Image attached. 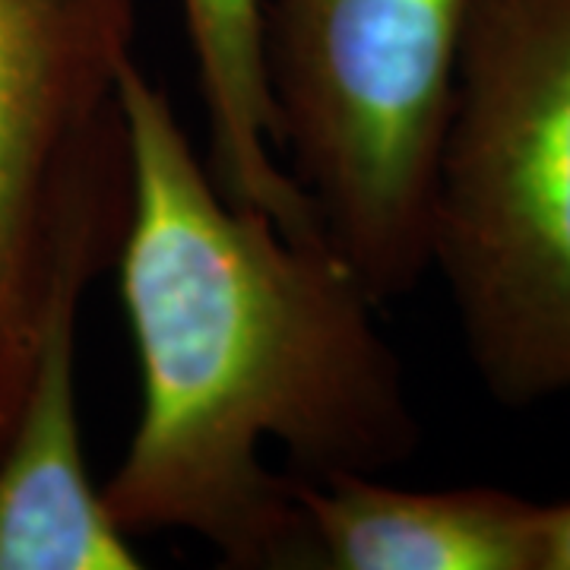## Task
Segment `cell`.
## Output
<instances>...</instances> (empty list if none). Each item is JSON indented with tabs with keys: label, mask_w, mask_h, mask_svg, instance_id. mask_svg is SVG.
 Returning a JSON list of instances; mask_svg holds the SVG:
<instances>
[{
	"label": "cell",
	"mask_w": 570,
	"mask_h": 570,
	"mask_svg": "<svg viewBox=\"0 0 570 570\" xmlns=\"http://www.w3.org/2000/svg\"><path fill=\"white\" fill-rule=\"evenodd\" d=\"M130 216L121 302L142 406L102 489L130 539L190 532L225 568L317 570L292 475H381L422 444L377 302L326 245L288 238L225 200L171 99L137 58L124 67Z\"/></svg>",
	"instance_id": "6da1fadb"
},
{
	"label": "cell",
	"mask_w": 570,
	"mask_h": 570,
	"mask_svg": "<svg viewBox=\"0 0 570 570\" xmlns=\"http://www.w3.org/2000/svg\"><path fill=\"white\" fill-rule=\"evenodd\" d=\"M469 362L508 409L570 393V0H475L428 206Z\"/></svg>",
	"instance_id": "7a4b0ae2"
},
{
	"label": "cell",
	"mask_w": 570,
	"mask_h": 570,
	"mask_svg": "<svg viewBox=\"0 0 570 570\" xmlns=\"http://www.w3.org/2000/svg\"><path fill=\"white\" fill-rule=\"evenodd\" d=\"M475 0H261L276 146L384 307L428 273V206Z\"/></svg>",
	"instance_id": "3957f363"
},
{
	"label": "cell",
	"mask_w": 570,
	"mask_h": 570,
	"mask_svg": "<svg viewBox=\"0 0 570 570\" xmlns=\"http://www.w3.org/2000/svg\"><path fill=\"white\" fill-rule=\"evenodd\" d=\"M134 39L137 0H0V448L51 324L121 250Z\"/></svg>",
	"instance_id": "277c9868"
},
{
	"label": "cell",
	"mask_w": 570,
	"mask_h": 570,
	"mask_svg": "<svg viewBox=\"0 0 570 570\" xmlns=\"http://www.w3.org/2000/svg\"><path fill=\"white\" fill-rule=\"evenodd\" d=\"M80 307L58 314L0 448V570H137L82 450L77 406Z\"/></svg>",
	"instance_id": "5b68a950"
},
{
	"label": "cell",
	"mask_w": 570,
	"mask_h": 570,
	"mask_svg": "<svg viewBox=\"0 0 570 570\" xmlns=\"http://www.w3.org/2000/svg\"><path fill=\"white\" fill-rule=\"evenodd\" d=\"M317 570H542V508L513 491L390 489L292 475Z\"/></svg>",
	"instance_id": "8992f818"
},
{
	"label": "cell",
	"mask_w": 570,
	"mask_h": 570,
	"mask_svg": "<svg viewBox=\"0 0 570 570\" xmlns=\"http://www.w3.org/2000/svg\"><path fill=\"white\" fill-rule=\"evenodd\" d=\"M209 127V171L225 200L269 216L295 242H324V225L279 163L261 39V0H181Z\"/></svg>",
	"instance_id": "52a82bcc"
},
{
	"label": "cell",
	"mask_w": 570,
	"mask_h": 570,
	"mask_svg": "<svg viewBox=\"0 0 570 570\" xmlns=\"http://www.w3.org/2000/svg\"><path fill=\"white\" fill-rule=\"evenodd\" d=\"M542 570H570V501L542 508Z\"/></svg>",
	"instance_id": "ba28073f"
}]
</instances>
